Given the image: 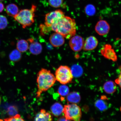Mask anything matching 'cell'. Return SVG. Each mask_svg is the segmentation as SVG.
<instances>
[{"label": "cell", "mask_w": 121, "mask_h": 121, "mask_svg": "<svg viewBox=\"0 0 121 121\" xmlns=\"http://www.w3.org/2000/svg\"><path fill=\"white\" fill-rule=\"evenodd\" d=\"M52 31H55L67 39H70L75 35L76 25L75 19L65 16L54 23L51 27Z\"/></svg>", "instance_id": "6da1fadb"}, {"label": "cell", "mask_w": 121, "mask_h": 121, "mask_svg": "<svg viewBox=\"0 0 121 121\" xmlns=\"http://www.w3.org/2000/svg\"><path fill=\"white\" fill-rule=\"evenodd\" d=\"M55 76L50 71L42 68L38 73L37 82L38 90L36 97H40L42 92L46 91L52 87L56 82Z\"/></svg>", "instance_id": "7a4b0ae2"}, {"label": "cell", "mask_w": 121, "mask_h": 121, "mask_svg": "<svg viewBox=\"0 0 121 121\" xmlns=\"http://www.w3.org/2000/svg\"><path fill=\"white\" fill-rule=\"evenodd\" d=\"M37 8L36 5L32 4L31 8L21 10L13 18L24 29L31 26L35 22V13Z\"/></svg>", "instance_id": "3957f363"}, {"label": "cell", "mask_w": 121, "mask_h": 121, "mask_svg": "<svg viewBox=\"0 0 121 121\" xmlns=\"http://www.w3.org/2000/svg\"><path fill=\"white\" fill-rule=\"evenodd\" d=\"M73 77L71 68L67 66H60L55 73L56 80L63 85L71 82Z\"/></svg>", "instance_id": "277c9868"}, {"label": "cell", "mask_w": 121, "mask_h": 121, "mask_svg": "<svg viewBox=\"0 0 121 121\" xmlns=\"http://www.w3.org/2000/svg\"><path fill=\"white\" fill-rule=\"evenodd\" d=\"M63 112L66 119L73 121H80L82 116L81 110L77 104H70L64 106Z\"/></svg>", "instance_id": "5b68a950"}, {"label": "cell", "mask_w": 121, "mask_h": 121, "mask_svg": "<svg viewBox=\"0 0 121 121\" xmlns=\"http://www.w3.org/2000/svg\"><path fill=\"white\" fill-rule=\"evenodd\" d=\"M65 16V13L60 9L50 12L45 15L44 25L47 27H51L54 23Z\"/></svg>", "instance_id": "8992f818"}, {"label": "cell", "mask_w": 121, "mask_h": 121, "mask_svg": "<svg viewBox=\"0 0 121 121\" xmlns=\"http://www.w3.org/2000/svg\"><path fill=\"white\" fill-rule=\"evenodd\" d=\"M70 39L69 46L74 52H79L83 49L84 41L82 37L79 35H75Z\"/></svg>", "instance_id": "52a82bcc"}, {"label": "cell", "mask_w": 121, "mask_h": 121, "mask_svg": "<svg viewBox=\"0 0 121 121\" xmlns=\"http://www.w3.org/2000/svg\"><path fill=\"white\" fill-rule=\"evenodd\" d=\"M101 52L106 58L114 62L117 61V55L111 45L108 44L104 45L101 49Z\"/></svg>", "instance_id": "ba28073f"}, {"label": "cell", "mask_w": 121, "mask_h": 121, "mask_svg": "<svg viewBox=\"0 0 121 121\" xmlns=\"http://www.w3.org/2000/svg\"><path fill=\"white\" fill-rule=\"evenodd\" d=\"M110 27L109 24L106 21L100 20L98 21L95 26V31L100 36H104L109 32Z\"/></svg>", "instance_id": "9c48e42d"}, {"label": "cell", "mask_w": 121, "mask_h": 121, "mask_svg": "<svg viewBox=\"0 0 121 121\" xmlns=\"http://www.w3.org/2000/svg\"><path fill=\"white\" fill-rule=\"evenodd\" d=\"M64 38L61 34L55 32L50 36L49 42L53 46L58 47L64 44L65 42Z\"/></svg>", "instance_id": "30bf717a"}, {"label": "cell", "mask_w": 121, "mask_h": 121, "mask_svg": "<svg viewBox=\"0 0 121 121\" xmlns=\"http://www.w3.org/2000/svg\"><path fill=\"white\" fill-rule=\"evenodd\" d=\"M98 42L97 39L93 36H90L86 39L84 42L83 49L85 51L92 50L98 46Z\"/></svg>", "instance_id": "8fae6325"}, {"label": "cell", "mask_w": 121, "mask_h": 121, "mask_svg": "<svg viewBox=\"0 0 121 121\" xmlns=\"http://www.w3.org/2000/svg\"><path fill=\"white\" fill-rule=\"evenodd\" d=\"M52 115L46 110L42 109L34 118V121H52Z\"/></svg>", "instance_id": "7c38bea8"}, {"label": "cell", "mask_w": 121, "mask_h": 121, "mask_svg": "<svg viewBox=\"0 0 121 121\" xmlns=\"http://www.w3.org/2000/svg\"><path fill=\"white\" fill-rule=\"evenodd\" d=\"M29 47L30 52L32 54L35 55H38L41 52L42 48V45L40 43L37 42L32 41L31 40Z\"/></svg>", "instance_id": "4fadbf2b"}, {"label": "cell", "mask_w": 121, "mask_h": 121, "mask_svg": "<svg viewBox=\"0 0 121 121\" xmlns=\"http://www.w3.org/2000/svg\"><path fill=\"white\" fill-rule=\"evenodd\" d=\"M104 90L106 93L110 94L114 93L117 90L116 83L112 81L106 82L103 86Z\"/></svg>", "instance_id": "5bb4252c"}, {"label": "cell", "mask_w": 121, "mask_h": 121, "mask_svg": "<svg viewBox=\"0 0 121 121\" xmlns=\"http://www.w3.org/2000/svg\"><path fill=\"white\" fill-rule=\"evenodd\" d=\"M66 99L67 102L70 104H76L81 101V96L78 92H72L67 95Z\"/></svg>", "instance_id": "9a60e30c"}, {"label": "cell", "mask_w": 121, "mask_h": 121, "mask_svg": "<svg viewBox=\"0 0 121 121\" xmlns=\"http://www.w3.org/2000/svg\"><path fill=\"white\" fill-rule=\"evenodd\" d=\"M63 108L62 105L60 103L56 102L54 103L51 107V112L56 117L60 116L63 112Z\"/></svg>", "instance_id": "2e32d148"}, {"label": "cell", "mask_w": 121, "mask_h": 121, "mask_svg": "<svg viewBox=\"0 0 121 121\" xmlns=\"http://www.w3.org/2000/svg\"><path fill=\"white\" fill-rule=\"evenodd\" d=\"M7 14L9 16L14 17L19 13V9L16 4H10L8 5L6 8Z\"/></svg>", "instance_id": "e0dca14e"}, {"label": "cell", "mask_w": 121, "mask_h": 121, "mask_svg": "<svg viewBox=\"0 0 121 121\" xmlns=\"http://www.w3.org/2000/svg\"><path fill=\"white\" fill-rule=\"evenodd\" d=\"M17 50L21 52H26L29 48L28 42L24 40H21L19 41L17 44Z\"/></svg>", "instance_id": "ac0fdd59"}, {"label": "cell", "mask_w": 121, "mask_h": 121, "mask_svg": "<svg viewBox=\"0 0 121 121\" xmlns=\"http://www.w3.org/2000/svg\"><path fill=\"white\" fill-rule=\"evenodd\" d=\"M71 69L73 76L78 77L82 75L83 70L82 67L79 65H74Z\"/></svg>", "instance_id": "d6986e66"}, {"label": "cell", "mask_w": 121, "mask_h": 121, "mask_svg": "<svg viewBox=\"0 0 121 121\" xmlns=\"http://www.w3.org/2000/svg\"><path fill=\"white\" fill-rule=\"evenodd\" d=\"M95 105L97 108L101 111H105L107 108V104L103 98L98 100L95 102Z\"/></svg>", "instance_id": "ffe728a7"}, {"label": "cell", "mask_w": 121, "mask_h": 121, "mask_svg": "<svg viewBox=\"0 0 121 121\" xmlns=\"http://www.w3.org/2000/svg\"><path fill=\"white\" fill-rule=\"evenodd\" d=\"M21 52L17 49H15L12 51L9 55V58L10 60L13 62L19 61L22 58Z\"/></svg>", "instance_id": "44dd1931"}, {"label": "cell", "mask_w": 121, "mask_h": 121, "mask_svg": "<svg viewBox=\"0 0 121 121\" xmlns=\"http://www.w3.org/2000/svg\"><path fill=\"white\" fill-rule=\"evenodd\" d=\"M69 87L65 85L60 86L59 87L58 92L60 96L62 97L67 96L69 94Z\"/></svg>", "instance_id": "7402d4cb"}, {"label": "cell", "mask_w": 121, "mask_h": 121, "mask_svg": "<svg viewBox=\"0 0 121 121\" xmlns=\"http://www.w3.org/2000/svg\"><path fill=\"white\" fill-rule=\"evenodd\" d=\"M7 112L10 117L16 116L18 113L17 107L14 105L10 106L7 108Z\"/></svg>", "instance_id": "603a6c76"}, {"label": "cell", "mask_w": 121, "mask_h": 121, "mask_svg": "<svg viewBox=\"0 0 121 121\" xmlns=\"http://www.w3.org/2000/svg\"><path fill=\"white\" fill-rule=\"evenodd\" d=\"M49 5L54 8H58L63 5V0H48Z\"/></svg>", "instance_id": "cb8c5ba5"}, {"label": "cell", "mask_w": 121, "mask_h": 121, "mask_svg": "<svg viewBox=\"0 0 121 121\" xmlns=\"http://www.w3.org/2000/svg\"><path fill=\"white\" fill-rule=\"evenodd\" d=\"M85 13L89 16L94 15L96 12V9L94 6L92 4H89L86 7L85 9Z\"/></svg>", "instance_id": "d4e9b609"}, {"label": "cell", "mask_w": 121, "mask_h": 121, "mask_svg": "<svg viewBox=\"0 0 121 121\" xmlns=\"http://www.w3.org/2000/svg\"><path fill=\"white\" fill-rule=\"evenodd\" d=\"M8 21L6 17L3 15H0V30H3L7 27Z\"/></svg>", "instance_id": "484cf974"}, {"label": "cell", "mask_w": 121, "mask_h": 121, "mask_svg": "<svg viewBox=\"0 0 121 121\" xmlns=\"http://www.w3.org/2000/svg\"><path fill=\"white\" fill-rule=\"evenodd\" d=\"M4 120L5 121H25L20 115L18 114L13 117H10L5 119Z\"/></svg>", "instance_id": "4316f807"}, {"label": "cell", "mask_w": 121, "mask_h": 121, "mask_svg": "<svg viewBox=\"0 0 121 121\" xmlns=\"http://www.w3.org/2000/svg\"><path fill=\"white\" fill-rule=\"evenodd\" d=\"M40 28L41 32L43 35L47 34L48 32L52 31L51 27H47L45 26L44 24H41V25H40Z\"/></svg>", "instance_id": "83f0119b"}, {"label": "cell", "mask_w": 121, "mask_h": 121, "mask_svg": "<svg viewBox=\"0 0 121 121\" xmlns=\"http://www.w3.org/2000/svg\"><path fill=\"white\" fill-rule=\"evenodd\" d=\"M115 82L119 86L121 89V71L118 78L115 80Z\"/></svg>", "instance_id": "f1b7e54d"}, {"label": "cell", "mask_w": 121, "mask_h": 121, "mask_svg": "<svg viewBox=\"0 0 121 121\" xmlns=\"http://www.w3.org/2000/svg\"><path fill=\"white\" fill-rule=\"evenodd\" d=\"M57 121H73L72 120H69V119H66L65 116H63L59 118Z\"/></svg>", "instance_id": "f546056e"}, {"label": "cell", "mask_w": 121, "mask_h": 121, "mask_svg": "<svg viewBox=\"0 0 121 121\" xmlns=\"http://www.w3.org/2000/svg\"><path fill=\"white\" fill-rule=\"evenodd\" d=\"M4 9V6L2 3L0 2V13L2 12Z\"/></svg>", "instance_id": "4dcf8cb0"}, {"label": "cell", "mask_w": 121, "mask_h": 121, "mask_svg": "<svg viewBox=\"0 0 121 121\" xmlns=\"http://www.w3.org/2000/svg\"><path fill=\"white\" fill-rule=\"evenodd\" d=\"M1 102V98L0 96V105Z\"/></svg>", "instance_id": "1f68e13d"}, {"label": "cell", "mask_w": 121, "mask_h": 121, "mask_svg": "<svg viewBox=\"0 0 121 121\" xmlns=\"http://www.w3.org/2000/svg\"></svg>", "instance_id": "d6a6232c"}]
</instances>
